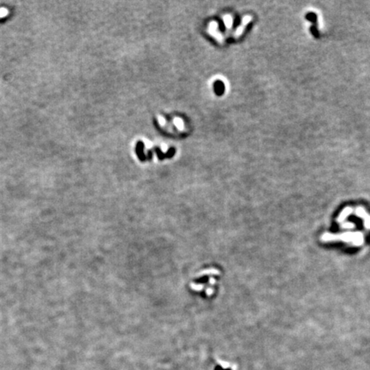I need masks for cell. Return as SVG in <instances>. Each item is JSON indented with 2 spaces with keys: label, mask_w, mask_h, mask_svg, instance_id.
<instances>
[{
  "label": "cell",
  "mask_w": 370,
  "mask_h": 370,
  "mask_svg": "<svg viewBox=\"0 0 370 370\" xmlns=\"http://www.w3.org/2000/svg\"><path fill=\"white\" fill-rule=\"evenodd\" d=\"M6 15H8V10H7V9H4V8H2V9H0V17L5 16Z\"/></svg>",
  "instance_id": "obj_1"
},
{
  "label": "cell",
  "mask_w": 370,
  "mask_h": 370,
  "mask_svg": "<svg viewBox=\"0 0 370 370\" xmlns=\"http://www.w3.org/2000/svg\"><path fill=\"white\" fill-rule=\"evenodd\" d=\"M215 370H231V369H223V368H222L221 367H219V366H218V367H217V368H215Z\"/></svg>",
  "instance_id": "obj_2"
}]
</instances>
